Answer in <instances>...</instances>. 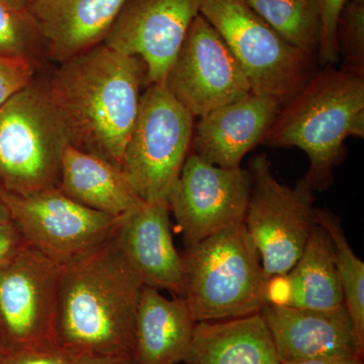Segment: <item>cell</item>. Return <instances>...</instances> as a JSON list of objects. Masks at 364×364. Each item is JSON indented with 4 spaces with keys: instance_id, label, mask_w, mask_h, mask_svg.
<instances>
[{
    "instance_id": "1",
    "label": "cell",
    "mask_w": 364,
    "mask_h": 364,
    "mask_svg": "<svg viewBox=\"0 0 364 364\" xmlns=\"http://www.w3.org/2000/svg\"><path fill=\"white\" fill-rule=\"evenodd\" d=\"M45 85L70 145L123 168L145 66L104 43L59 63Z\"/></svg>"
},
{
    "instance_id": "2",
    "label": "cell",
    "mask_w": 364,
    "mask_h": 364,
    "mask_svg": "<svg viewBox=\"0 0 364 364\" xmlns=\"http://www.w3.org/2000/svg\"><path fill=\"white\" fill-rule=\"evenodd\" d=\"M111 238L62 264L55 336L85 354L133 355L143 287Z\"/></svg>"
},
{
    "instance_id": "3",
    "label": "cell",
    "mask_w": 364,
    "mask_h": 364,
    "mask_svg": "<svg viewBox=\"0 0 364 364\" xmlns=\"http://www.w3.org/2000/svg\"><path fill=\"white\" fill-rule=\"evenodd\" d=\"M350 136H364V78L328 65L282 105L261 144L304 151L315 191L329 186Z\"/></svg>"
},
{
    "instance_id": "4",
    "label": "cell",
    "mask_w": 364,
    "mask_h": 364,
    "mask_svg": "<svg viewBox=\"0 0 364 364\" xmlns=\"http://www.w3.org/2000/svg\"><path fill=\"white\" fill-rule=\"evenodd\" d=\"M182 261V298L196 323L246 317L267 305L269 280L244 223L186 246Z\"/></svg>"
},
{
    "instance_id": "5",
    "label": "cell",
    "mask_w": 364,
    "mask_h": 364,
    "mask_svg": "<svg viewBox=\"0 0 364 364\" xmlns=\"http://www.w3.org/2000/svg\"><path fill=\"white\" fill-rule=\"evenodd\" d=\"M68 145L45 85L33 81L0 107V186L18 196L58 188Z\"/></svg>"
},
{
    "instance_id": "6",
    "label": "cell",
    "mask_w": 364,
    "mask_h": 364,
    "mask_svg": "<svg viewBox=\"0 0 364 364\" xmlns=\"http://www.w3.org/2000/svg\"><path fill=\"white\" fill-rule=\"evenodd\" d=\"M200 14L226 42L256 95L284 105L312 77L313 57L280 37L246 0H200Z\"/></svg>"
},
{
    "instance_id": "7",
    "label": "cell",
    "mask_w": 364,
    "mask_h": 364,
    "mask_svg": "<svg viewBox=\"0 0 364 364\" xmlns=\"http://www.w3.org/2000/svg\"><path fill=\"white\" fill-rule=\"evenodd\" d=\"M193 119L164 85H148L141 95L122 167L143 202H168L191 148Z\"/></svg>"
},
{
    "instance_id": "8",
    "label": "cell",
    "mask_w": 364,
    "mask_h": 364,
    "mask_svg": "<svg viewBox=\"0 0 364 364\" xmlns=\"http://www.w3.org/2000/svg\"><path fill=\"white\" fill-rule=\"evenodd\" d=\"M248 171L251 191L243 223L269 280L293 268L318 227L315 196L306 178L296 188L280 183L267 155L254 157Z\"/></svg>"
},
{
    "instance_id": "9",
    "label": "cell",
    "mask_w": 364,
    "mask_h": 364,
    "mask_svg": "<svg viewBox=\"0 0 364 364\" xmlns=\"http://www.w3.org/2000/svg\"><path fill=\"white\" fill-rule=\"evenodd\" d=\"M62 264L26 245L0 267V329L7 348L58 345L55 336Z\"/></svg>"
},
{
    "instance_id": "10",
    "label": "cell",
    "mask_w": 364,
    "mask_h": 364,
    "mask_svg": "<svg viewBox=\"0 0 364 364\" xmlns=\"http://www.w3.org/2000/svg\"><path fill=\"white\" fill-rule=\"evenodd\" d=\"M4 198L28 245L60 264L111 238L119 219L81 205L59 188L26 196L4 191Z\"/></svg>"
},
{
    "instance_id": "11",
    "label": "cell",
    "mask_w": 364,
    "mask_h": 364,
    "mask_svg": "<svg viewBox=\"0 0 364 364\" xmlns=\"http://www.w3.org/2000/svg\"><path fill=\"white\" fill-rule=\"evenodd\" d=\"M164 86L193 117L252 92L233 53L200 14L189 26Z\"/></svg>"
},
{
    "instance_id": "12",
    "label": "cell",
    "mask_w": 364,
    "mask_h": 364,
    "mask_svg": "<svg viewBox=\"0 0 364 364\" xmlns=\"http://www.w3.org/2000/svg\"><path fill=\"white\" fill-rule=\"evenodd\" d=\"M250 191L248 170L223 168L188 155L167 202L186 246L243 223Z\"/></svg>"
},
{
    "instance_id": "13",
    "label": "cell",
    "mask_w": 364,
    "mask_h": 364,
    "mask_svg": "<svg viewBox=\"0 0 364 364\" xmlns=\"http://www.w3.org/2000/svg\"><path fill=\"white\" fill-rule=\"evenodd\" d=\"M200 4V0H127L104 44L140 59L148 85H164Z\"/></svg>"
},
{
    "instance_id": "14",
    "label": "cell",
    "mask_w": 364,
    "mask_h": 364,
    "mask_svg": "<svg viewBox=\"0 0 364 364\" xmlns=\"http://www.w3.org/2000/svg\"><path fill=\"white\" fill-rule=\"evenodd\" d=\"M169 212L167 203L143 202L117 219L112 240L143 286L182 298L183 261L174 245Z\"/></svg>"
},
{
    "instance_id": "15",
    "label": "cell",
    "mask_w": 364,
    "mask_h": 364,
    "mask_svg": "<svg viewBox=\"0 0 364 364\" xmlns=\"http://www.w3.org/2000/svg\"><path fill=\"white\" fill-rule=\"evenodd\" d=\"M280 363L313 358H361L353 321L345 305L327 310L267 305L260 311Z\"/></svg>"
},
{
    "instance_id": "16",
    "label": "cell",
    "mask_w": 364,
    "mask_h": 364,
    "mask_svg": "<svg viewBox=\"0 0 364 364\" xmlns=\"http://www.w3.org/2000/svg\"><path fill=\"white\" fill-rule=\"evenodd\" d=\"M282 102L250 92L200 117L191 145L196 155L223 168H238L247 153L262 142Z\"/></svg>"
},
{
    "instance_id": "17",
    "label": "cell",
    "mask_w": 364,
    "mask_h": 364,
    "mask_svg": "<svg viewBox=\"0 0 364 364\" xmlns=\"http://www.w3.org/2000/svg\"><path fill=\"white\" fill-rule=\"evenodd\" d=\"M127 0H33L28 13L45 51L62 62L104 43Z\"/></svg>"
},
{
    "instance_id": "18",
    "label": "cell",
    "mask_w": 364,
    "mask_h": 364,
    "mask_svg": "<svg viewBox=\"0 0 364 364\" xmlns=\"http://www.w3.org/2000/svg\"><path fill=\"white\" fill-rule=\"evenodd\" d=\"M267 305L327 310L344 305L329 235L320 225L314 230L293 268L269 279Z\"/></svg>"
},
{
    "instance_id": "19",
    "label": "cell",
    "mask_w": 364,
    "mask_h": 364,
    "mask_svg": "<svg viewBox=\"0 0 364 364\" xmlns=\"http://www.w3.org/2000/svg\"><path fill=\"white\" fill-rule=\"evenodd\" d=\"M196 322L181 296L167 299L154 287H142L135 322L138 364L183 363L193 341Z\"/></svg>"
},
{
    "instance_id": "20",
    "label": "cell",
    "mask_w": 364,
    "mask_h": 364,
    "mask_svg": "<svg viewBox=\"0 0 364 364\" xmlns=\"http://www.w3.org/2000/svg\"><path fill=\"white\" fill-rule=\"evenodd\" d=\"M184 364H280L259 313L198 322Z\"/></svg>"
},
{
    "instance_id": "21",
    "label": "cell",
    "mask_w": 364,
    "mask_h": 364,
    "mask_svg": "<svg viewBox=\"0 0 364 364\" xmlns=\"http://www.w3.org/2000/svg\"><path fill=\"white\" fill-rule=\"evenodd\" d=\"M58 188L72 200L114 218L143 203L123 168L72 145L62 156Z\"/></svg>"
},
{
    "instance_id": "22",
    "label": "cell",
    "mask_w": 364,
    "mask_h": 364,
    "mask_svg": "<svg viewBox=\"0 0 364 364\" xmlns=\"http://www.w3.org/2000/svg\"><path fill=\"white\" fill-rule=\"evenodd\" d=\"M280 37L310 57L317 56L322 21L317 0H246Z\"/></svg>"
},
{
    "instance_id": "23",
    "label": "cell",
    "mask_w": 364,
    "mask_h": 364,
    "mask_svg": "<svg viewBox=\"0 0 364 364\" xmlns=\"http://www.w3.org/2000/svg\"><path fill=\"white\" fill-rule=\"evenodd\" d=\"M318 223L329 235L344 305L350 314L359 342L364 346V263L352 250L341 222L328 210L317 208Z\"/></svg>"
},
{
    "instance_id": "24",
    "label": "cell",
    "mask_w": 364,
    "mask_h": 364,
    "mask_svg": "<svg viewBox=\"0 0 364 364\" xmlns=\"http://www.w3.org/2000/svg\"><path fill=\"white\" fill-rule=\"evenodd\" d=\"M45 50L44 42L28 11L9 9L0 2V55L26 57Z\"/></svg>"
},
{
    "instance_id": "25",
    "label": "cell",
    "mask_w": 364,
    "mask_h": 364,
    "mask_svg": "<svg viewBox=\"0 0 364 364\" xmlns=\"http://www.w3.org/2000/svg\"><path fill=\"white\" fill-rule=\"evenodd\" d=\"M341 70L364 78V4L348 1L337 28Z\"/></svg>"
},
{
    "instance_id": "26",
    "label": "cell",
    "mask_w": 364,
    "mask_h": 364,
    "mask_svg": "<svg viewBox=\"0 0 364 364\" xmlns=\"http://www.w3.org/2000/svg\"><path fill=\"white\" fill-rule=\"evenodd\" d=\"M36 60L0 55V107L33 81Z\"/></svg>"
},
{
    "instance_id": "27",
    "label": "cell",
    "mask_w": 364,
    "mask_h": 364,
    "mask_svg": "<svg viewBox=\"0 0 364 364\" xmlns=\"http://www.w3.org/2000/svg\"><path fill=\"white\" fill-rule=\"evenodd\" d=\"M322 21V35L317 52L318 64L333 65L340 59L337 28L340 14L349 0H317Z\"/></svg>"
},
{
    "instance_id": "28",
    "label": "cell",
    "mask_w": 364,
    "mask_h": 364,
    "mask_svg": "<svg viewBox=\"0 0 364 364\" xmlns=\"http://www.w3.org/2000/svg\"><path fill=\"white\" fill-rule=\"evenodd\" d=\"M85 354L59 345L6 348L0 355V364H73Z\"/></svg>"
},
{
    "instance_id": "29",
    "label": "cell",
    "mask_w": 364,
    "mask_h": 364,
    "mask_svg": "<svg viewBox=\"0 0 364 364\" xmlns=\"http://www.w3.org/2000/svg\"><path fill=\"white\" fill-rule=\"evenodd\" d=\"M28 245L14 222L0 225V267L13 259Z\"/></svg>"
},
{
    "instance_id": "30",
    "label": "cell",
    "mask_w": 364,
    "mask_h": 364,
    "mask_svg": "<svg viewBox=\"0 0 364 364\" xmlns=\"http://www.w3.org/2000/svg\"><path fill=\"white\" fill-rule=\"evenodd\" d=\"M73 364H138L133 355H98L85 354Z\"/></svg>"
},
{
    "instance_id": "31",
    "label": "cell",
    "mask_w": 364,
    "mask_h": 364,
    "mask_svg": "<svg viewBox=\"0 0 364 364\" xmlns=\"http://www.w3.org/2000/svg\"><path fill=\"white\" fill-rule=\"evenodd\" d=\"M280 364H363L361 358H313L305 360L289 361Z\"/></svg>"
},
{
    "instance_id": "32",
    "label": "cell",
    "mask_w": 364,
    "mask_h": 364,
    "mask_svg": "<svg viewBox=\"0 0 364 364\" xmlns=\"http://www.w3.org/2000/svg\"><path fill=\"white\" fill-rule=\"evenodd\" d=\"M11 222H13V218L4 198V189L0 186V225H6Z\"/></svg>"
},
{
    "instance_id": "33",
    "label": "cell",
    "mask_w": 364,
    "mask_h": 364,
    "mask_svg": "<svg viewBox=\"0 0 364 364\" xmlns=\"http://www.w3.org/2000/svg\"><path fill=\"white\" fill-rule=\"evenodd\" d=\"M33 0H0L4 6L18 11H28Z\"/></svg>"
},
{
    "instance_id": "34",
    "label": "cell",
    "mask_w": 364,
    "mask_h": 364,
    "mask_svg": "<svg viewBox=\"0 0 364 364\" xmlns=\"http://www.w3.org/2000/svg\"><path fill=\"white\" fill-rule=\"evenodd\" d=\"M7 348L6 341H4V335H2L1 329H0V355L6 351Z\"/></svg>"
},
{
    "instance_id": "35",
    "label": "cell",
    "mask_w": 364,
    "mask_h": 364,
    "mask_svg": "<svg viewBox=\"0 0 364 364\" xmlns=\"http://www.w3.org/2000/svg\"><path fill=\"white\" fill-rule=\"evenodd\" d=\"M350 2H354V4H364V0H349Z\"/></svg>"
}]
</instances>
